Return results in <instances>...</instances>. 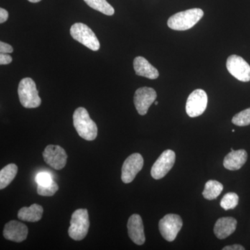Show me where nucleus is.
<instances>
[{"mask_svg": "<svg viewBox=\"0 0 250 250\" xmlns=\"http://www.w3.org/2000/svg\"><path fill=\"white\" fill-rule=\"evenodd\" d=\"M3 235L9 241L21 243L27 238L28 228L24 224L11 220L5 225Z\"/></svg>", "mask_w": 250, "mask_h": 250, "instance_id": "4468645a", "label": "nucleus"}, {"mask_svg": "<svg viewBox=\"0 0 250 250\" xmlns=\"http://www.w3.org/2000/svg\"><path fill=\"white\" fill-rule=\"evenodd\" d=\"M18 95L20 102L24 107L34 108L39 107L41 104V99L39 91L32 79H22L18 85Z\"/></svg>", "mask_w": 250, "mask_h": 250, "instance_id": "7ed1b4c3", "label": "nucleus"}, {"mask_svg": "<svg viewBox=\"0 0 250 250\" xmlns=\"http://www.w3.org/2000/svg\"><path fill=\"white\" fill-rule=\"evenodd\" d=\"M233 124L239 126H248L250 125V108L243 110L233 117Z\"/></svg>", "mask_w": 250, "mask_h": 250, "instance_id": "5701e85b", "label": "nucleus"}, {"mask_svg": "<svg viewBox=\"0 0 250 250\" xmlns=\"http://www.w3.org/2000/svg\"><path fill=\"white\" fill-rule=\"evenodd\" d=\"M158 103H158V102H154V104H155V105H157Z\"/></svg>", "mask_w": 250, "mask_h": 250, "instance_id": "7c9ffc66", "label": "nucleus"}, {"mask_svg": "<svg viewBox=\"0 0 250 250\" xmlns=\"http://www.w3.org/2000/svg\"><path fill=\"white\" fill-rule=\"evenodd\" d=\"M18 166L14 164L5 166L0 171V188H5L12 182L18 173Z\"/></svg>", "mask_w": 250, "mask_h": 250, "instance_id": "6ab92c4d", "label": "nucleus"}, {"mask_svg": "<svg viewBox=\"0 0 250 250\" xmlns=\"http://www.w3.org/2000/svg\"><path fill=\"white\" fill-rule=\"evenodd\" d=\"M59 190L58 184L55 182H52V184L47 186L38 185L37 192L39 195L45 197L53 196Z\"/></svg>", "mask_w": 250, "mask_h": 250, "instance_id": "b1692460", "label": "nucleus"}, {"mask_svg": "<svg viewBox=\"0 0 250 250\" xmlns=\"http://www.w3.org/2000/svg\"><path fill=\"white\" fill-rule=\"evenodd\" d=\"M144 160L141 154L134 153L126 158L122 167V181L125 184L132 182L140 171L142 170Z\"/></svg>", "mask_w": 250, "mask_h": 250, "instance_id": "1a4fd4ad", "label": "nucleus"}, {"mask_svg": "<svg viewBox=\"0 0 250 250\" xmlns=\"http://www.w3.org/2000/svg\"><path fill=\"white\" fill-rule=\"evenodd\" d=\"M90 7L106 16H113L115 10L106 0H83Z\"/></svg>", "mask_w": 250, "mask_h": 250, "instance_id": "412c9836", "label": "nucleus"}, {"mask_svg": "<svg viewBox=\"0 0 250 250\" xmlns=\"http://www.w3.org/2000/svg\"><path fill=\"white\" fill-rule=\"evenodd\" d=\"M223 190V185L215 180H209L205 184V190L202 192L204 197L208 200L216 199Z\"/></svg>", "mask_w": 250, "mask_h": 250, "instance_id": "aec40b11", "label": "nucleus"}, {"mask_svg": "<svg viewBox=\"0 0 250 250\" xmlns=\"http://www.w3.org/2000/svg\"><path fill=\"white\" fill-rule=\"evenodd\" d=\"M237 220L232 217L219 218L215 224L214 233L218 239H225L236 231Z\"/></svg>", "mask_w": 250, "mask_h": 250, "instance_id": "dca6fc26", "label": "nucleus"}, {"mask_svg": "<svg viewBox=\"0 0 250 250\" xmlns=\"http://www.w3.org/2000/svg\"><path fill=\"white\" fill-rule=\"evenodd\" d=\"M12 57L9 54L1 53L0 54V64L1 65H8L12 62Z\"/></svg>", "mask_w": 250, "mask_h": 250, "instance_id": "bb28decb", "label": "nucleus"}, {"mask_svg": "<svg viewBox=\"0 0 250 250\" xmlns=\"http://www.w3.org/2000/svg\"><path fill=\"white\" fill-rule=\"evenodd\" d=\"M43 208L41 205L34 204L29 207H22L19 210L18 217L23 221L35 223L42 218Z\"/></svg>", "mask_w": 250, "mask_h": 250, "instance_id": "a211bd4d", "label": "nucleus"}, {"mask_svg": "<svg viewBox=\"0 0 250 250\" xmlns=\"http://www.w3.org/2000/svg\"><path fill=\"white\" fill-rule=\"evenodd\" d=\"M203 16L204 11L198 8L181 11L169 18L167 25L173 30H188L194 27Z\"/></svg>", "mask_w": 250, "mask_h": 250, "instance_id": "f03ea898", "label": "nucleus"}, {"mask_svg": "<svg viewBox=\"0 0 250 250\" xmlns=\"http://www.w3.org/2000/svg\"><path fill=\"white\" fill-rule=\"evenodd\" d=\"M156 97L155 90L149 87H142L135 92V107L141 116L147 114L149 108L155 102Z\"/></svg>", "mask_w": 250, "mask_h": 250, "instance_id": "f8f14e48", "label": "nucleus"}, {"mask_svg": "<svg viewBox=\"0 0 250 250\" xmlns=\"http://www.w3.org/2000/svg\"><path fill=\"white\" fill-rule=\"evenodd\" d=\"M231 150L224 159V167L229 170H240L248 160V153L245 149L233 150L231 149Z\"/></svg>", "mask_w": 250, "mask_h": 250, "instance_id": "2eb2a0df", "label": "nucleus"}, {"mask_svg": "<svg viewBox=\"0 0 250 250\" xmlns=\"http://www.w3.org/2000/svg\"><path fill=\"white\" fill-rule=\"evenodd\" d=\"M28 1H30V2L32 3H37L39 2V1H41V0H28Z\"/></svg>", "mask_w": 250, "mask_h": 250, "instance_id": "c756f323", "label": "nucleus"}, {"mask_svg": "<svg viewBox=\"0 0 250 250\" xmlns=\"http://www.w3.org/2000/svg\"><path fill=\"white\" fill-rule=\"evenodd\" d=\"M89 215L87 209L80 208L72 213L69 236L75 241H82L86 236L89 229Z\"/></svg>", "mask_w": 250, "mask_h": 250, "instance_id": "20e7f679", "label": "nucleus"}, {"mask_svg": "<svg viewBox=\"0 0 250 250\" xmlns=\"http://www.w3.org/2000/svg\"><path fill=\"white\" fill-rule=\"evenodd\" d=\"M239 197L235 192H228L224 195L220 201V206L225 210L233 209L238 205Z\"/></svg>", "mask_w": 250, "mask_h": 250, "instance_id": "4be33fe9", "label": "nucleus"}, {"mask_svg": "<svg viewBox=\"0 0 250 250\" xmlns=\"http://www.w3.org/2000/svg\"><path fill=\"white\" fill-rule=\"evenodd\" d=\"M134 68L136 75L146 77L149 80H156L159 76V72L157 69L151 65L147 59L143 57H137L135 58Z\"/></svg>", "mask_w": 250, "mask_h": 250, "instance_id": "f3484780", "label": "nucleus"}, {"mask_svg": "<svg viewBox=\"0 0 250 250\" xmlns=\"http://www.w3.org/2000/svg\"><path fill=\"white\" fill-rule=\"evenodd\" d=\"M73 124L79 136L88 141H94L98 136V126L90 118L85 108L79 107L73 114Z\"/></svg>", "mask_w": 250, "mask_h": 250, "instance_id": "f257e3e1", "label": "nucleus"}, {"mask_svg": "<svg viewBox=\"0 0 250 250\" xmlns=\"http://www.w3.org/2000/svg\"><path fill=\"white\" fill-rule=\"evenodd\" d=\"M70 34L75 41L93 51L100 49V43L95 33L83 23H75L70 28Z\"/></svg>", "mask_w": 250, "mask_h": 250, "instance_id": "39448f33", "label": "nucleus"}, {"mask_svg": "<svg viewBox=\"0 0 250 250\" xmlns=\"http://www.w3.org/2000/svg\"><path fill=\"white\" fill-rule=\"evenodd\" d=\"M8 18H9V13L6 10L1 8L0 9V23L2 24L7 21Z\"/></svg>", "mask_w": 250, "mask_h": 250, "instance_id": "cd10ccee", "label": "nucleus"}, {"mask_svg": "<svg viewBox=\"0 0 250 250\" xmlns=\"http://www.w3.org/2000/svg\"><path fill=\"white\" fill-rule=\"evenodd\" d=\"M246 248L241 245L234 244L232 246H228L223 248V250H245Z\"/></svg>", "mask_w": 250, "mask_h": 250, "instance_id": "c85d7f7f", "label": "nucleus"}, {"mask_svg": "<svg viewBox=\"0 0 250 250\" xmlns=\"http://www.w3.org/2000/svg\"><path fill=\"white\" fill-rule=\"evenodd\" d=\"M176 155L174 151L167 149L158 158L151 170V175L154 179H161L168 173L175 163Z\"/></svg>", "mask_w": 250, "mask_h": 250, "instance_id": "6e6552de", "label": "nucleus"}, {"mask_svg": "<svg viewBox=\"0 0 250 250\" xmlns=\"http://www.w3.org/2000/svg\"><path fill=\"white\" fill-rule=\"evenodd\" d=\"M207 104L208 97L205 90H194L188 98L186 105V111L188 116L190 118L201 116L207 107Z\"/></svg>", "mask_w": 250, "mask_h": 250, "instance_id": "0eeeda50", "label": "nucleus"}, {"mask_svg": "<svg viewBox=\"0 0 250 250\" xmlns=\"http://www.w3.org/2000/svg\"><path fill=\"white\" fill-rule=\"evenodd\" d=\"M183 226L182 218L177 214H167L159 223V229L163 238L168 242H172Z\"/></svg>", "mask_w": 250, "mask_h": 250, "instance_id": "423d86ee", "label": "nucleus"}, {"mask_svg": "<svg viewBox=\"0 0 250 250\" xmlns=\"http://www.w3.org/2000/svg\"><path fill=\"white\" fill-rule=\"evenodd\" d=\"M14 52V48L12 46L10 45L9 44L6 43V42H0V52L3 54H10Z\"/></svg>", "mask_w": 250, "mask_h": 250, "instance_id": "a878e982", "label": "nucleus"}, {"mask_svg": "<svg viewBox=\"0 0 250 250\" xmlns=\"http://www.w3.org/2000/svg\"><path fill=\"white\" fill-rule=\"evenodd\" d=\"M229 72L236 80L248 82L250 81V66L244 59L237 55H231L227 61Z\"/></svg>", "mask_w": 250, "mask_h": 250, "instance_id": "9b49d317", "label": "nucleus"}, {"mask_svg": "<svg viewBox=\"0 0 250 250\" xmlns=\"http://www.w3.org/2000/svg\"><path fill=\"white\" fill-rule=\"evenodd\" d=\"M36 182L38 185L47 186L53 182L52 176L47 172H40L36 175Z\"/></svg>", "mask_w": 250, "mask_h": 250, "instance_id": "393cba45", "label": "nucleus"}, {"mask_svg": "<svg viewBox=\"0 0 250 250\" xmlns=\"http://www.w3.org/2000/svg\"><path fill=\"white\" fill-rule=\"evenodd\" d=\"M46 164L57 170H62L66 165L67 155L63 148L59 146L49 145L42 152Z\"/></svg>", "mask_w": 250, "mask_h": 250, "instance_id": "9d476101", "label": "nucleus"}, {"mask_svg": "<svg viewBox=\"0 0 250 250\" xmlns=\"http://www.w3.org/2000/svg\"><path fill=\"white\" fill-rule=\"evenodd\" d=\"M128 234L131 241L138 246H142L146 242L143 220L141 215L133 214L127 223Z\"/></svg>", "mask_w": 250, "mask_h": 250, "instance_id": "ddd939ff", "label": "nucleus"}]
</instances>
